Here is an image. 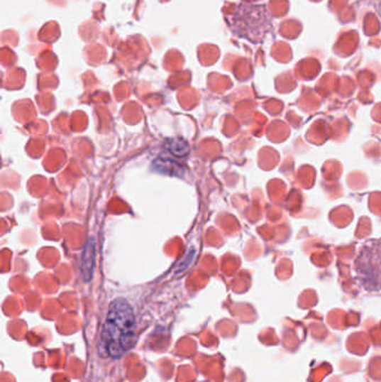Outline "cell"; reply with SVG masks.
Segmentation results:
<instances>
[{
	"mask_svg": "<svg viewBox=\"0 0 381 382\" xmlns=\"http://www.w3.org/2000/svg\"><path fill=\"white\" fill-rule=\"evenodd\" d=\"M136 342V319L129 302L116 299L111 302L101 334V354L121 358Z\"/></svg>",
	"mask_w": 381,
	"mask_h": 382,
	"instance_id": "obj_1",
	"label": "cell"
},
{
	"mask_svg": "<svg viewBox=\"0 0 381 382\" xmlns=\"http://www.w3.org/2000/svg\"><path fill=\"white\" fill-rule=\"evenodd\" d=\"M355 278L368 292H381V239L363 244L353 261Z\"/></svg>",
	"mask_w": 381,
	"mask_h": 382,
	"instance_id": "obj_2",
	"label": "cell"
},
{
	"mask_svg": "<svg viewBox=\"0 0 381 382\" xmlns=\"http://www.w3.org/2000/svg\"><path fill=\"white\" fill-rule=\"evenodd\" d=\"M96 243L94 239H89L85 244L81 259L82 276L85 282H89L92 278L93 270H94L95 256H96Z\"/></svg>",
	"mask_w": 381,
	"mask_h": 382,
	"instance_id": "obj_3",
	"label": "cell"
},
{
	"mask_svg": "<svg viewBox=\"0 0 381 382\" xmlns=\"http://www.w3.org/2000/svg\"><path fill=\"white\" fill-rule=\"evenodd\" d=\"M169 149H170V151L172 152V153H175V155H187V152H188L189 148H188V146H187V143L184 140L174 139L171 140Z\"/></svg>",
	"mask_w": 381,
	"mask_h": 382,
	"instance_id": "obj_4",
	"label": "cell"
}]
</instances>
